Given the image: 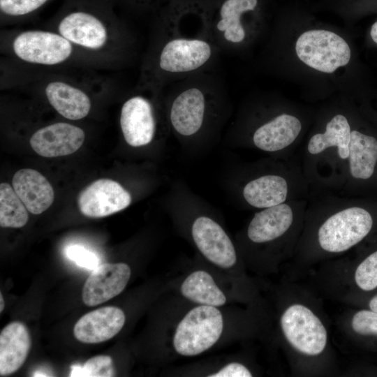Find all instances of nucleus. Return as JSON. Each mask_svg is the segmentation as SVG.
<instances>
[{
    "instance_id": "nucleus-1",
    "label": "nucleus",
    "mask_w": 377,
    "mask_h": 377,
    "mask_svg": "<svg viewBox=\"0 0 377 377\" xmlns=\"http://www.w3.org/2000/svg\"><path fill=\"white\" fill-rule=\"evenodd\" d=\"M106 8L100 1H73L59 19V34L72 44L90 50L102 48L108 38L104 20Z\"/></svg>"
},
{
    "instance_id": "nucleus-2",
    "label": "nucleus",
    "mask_w": 377,
    "mask_h": 377,
    "mask_svg": "<svg viewBox=\"0 0 377 377\" xmlns=\"http://www.w3.org/2000/svg\"><path fill=\"white\" fill-rule=\"evenodd\" d=\"M223 316L216 307L200 305L189 311L178 324L173 337L176 352L194 356L206 351L220 338Z\"/></svg>"
},
{
    "instance_id": "nucleus-3",
    "label": "nucleus",
    "mask_w": 377,
    "mask_h": 377,
    "mask_svg": "<svg viewBox=\"0 0 377 377\" xmlns=\"http://www.w3.org/2000/svg\"><path fill=\"white\" fill-rule=\"evenodd\" d=\"M295 50L305 64L328 73L347 65L351 56L350 47L344 39L334 32L320 29L301 34L296 42Z\"/></svg>"
},
{
    "instance_id": "nucleus-4",
    "label": "nucleus",
    "mask_w": 377,
    "mask_h": 377,
    "mask_svg": "<svg viewBox=\"0 0 377 377\" xmlns=\"http://www.w3.org/2000/svg\"><path fill=\"white\" fill-rule=\"evenodd\" d=\"M281 327L288 342L309 356L320 354L327 341V332L319 318L307 306L294 304L283 313Z\"/></svg>"
},
{
    "instance_id": "nucleus-5",
    "label": "nucleus",
    "mask_w": 377,
    "mask_h": 377,
    "mask_svg": "<svg viewBox=\"0 0 377 377\" xmlns=\"http://www.w3.org/2000/svg\"><path fill=\"white\" fill-rule=\"evenodd\" d=\"M15 55L22 61L40 65H55L68 59L72 43L59 34L31 30L22 32L13 42Z\"/></svg>"
},
{
    "instance_id": "nucleus-6",
    "label": "nucleus",
    "mask_w": 377,
    "mask_h": 377,
    "mask_svg": "<svg viewBox=\"0 0 377 377\" xmlns=\"http://www.w3.org/2000/svg\"><path fill=\"white\" fill-rule=\"evenodd\" d=\"M131 194L117 182L100 179L79 195L77 202L82 214L90 218L105 217L120 212L131 202Z\"/></svg>"
},
{
    "instance_id": "nucleus-7",
    "label": "nucleus",
    "mask_w": 377,
    "mask_h": 377,
    "mask_svg": "<svg viewBox=\"0 0 377 377\" xmlns=\"http://www.w3.org/2000/svg\"><path fill=\"white\" fill-rule=\"evenodd\" d=\"M212 55L211 45L200 38H175L163 47L158 66L164 72L182 73L195 71Z\"/></svg>"
},
{
    "instance_id": "nucleus-8",
    "label": "nucleus",
    "mask_w": 377,
    "mask_h": 377,
    "mask_svg": "<svg viewBox=\"0 0 377 377\" xmlns=\"http://www.w3.org/2000/svg\"><path fill=\"white\" fill-rule=\"evenodd\" d=\"M191 232L195 245L208 260L223 268H230L236 263L237 255L232 241L213 219L198 217Z\"/></svg>"
},
{
    "instance_id": "nucleus-9",
    "label": "nucleus",
    "mask_w": 377,
    "mask_h": 377,
    "mask_svg": "<svg viewBox=\"0 0 377 377\" xmlns=\"http://www.w3.org/2000/svg\"><path fill=\"white\" fill-rule=\"evenodd\" d=\"M131 274V268L126 263L100 264L85 281L82 293L83 302L94 306L118 295L126 288Z\"/></svg>"
},
{
    "instance_id": "nucleus-10",
    "label": "nucleus",
    "mask_w": 377,
    "mask_h": 377,
    "mask_svg": "<svg viewBox=\"0 0 377 377\" xmlns=\"http://www.w3.org/2000/svg\"><path fill=\"white\" fill-rule=\"evenodd\" d=\"M84 139V132L80 127L58 122L36 131L30 138V145L38 155L51 158L74 153Z\"/></svg>"
},
{
    "instance_id": "nucleus-11",
    "label": "nucleus",
    "mask_w": 377,
    "mask_h": 377,
    "mask_svg": "<svg viewBox=\"0 0 377 377\" xmlns=\"http://www.w3.org/2000/svg\"><path fill=\"white\" fill-rule=\"evenodd\" d=\"M120 126L129 145L138 147L150 143L155 133V120L150 103L140 96L128 99L121 108Z\"/></svg>"
},
{
    "instance_id": "nucleus-12",
    "label": "nucleus",
    "mask_w": 377,
    "mask_h": 377,
    "mask_svg": "<svg viewBox=\"0 0 377 377\" xmlns=\"http://www.w3.org/2000/svg\"><path fill=\"white\" fill-rule=\"evenodd\" d=\"M297 205L288 200L256 213L247 228L249 239L254 243L262 244L283 236L294 222Z\"/></svg>"
},
{
    "instance_id": "nucleus-13",
    "label": "nucleus",
    "mask_w": 377,
    "mask_h": 377,
    "mask_svg": "<svg viewBox=\"0 0 377 377\" xmlns=\"http://www.w3.org/2000/svg\"><path fill=\"white\" fill-rule=\"evenodd\" d=\"M124 311L116 306H105L82 316L74 326V336L80 341L96 343L114 337L125 323Z\"/></svg>"
},
{
    "instance_id": "nucleus-14",
    "label": "nucleus",
    "mask_w": 377,
    "mask_h": 377,
    "mask_svg": "<svg viewBox=\"0 0 377 377\" xmlns=\"http://www.w3.org/2000/svg\"><path fill=\"white\" fill-rule=\"evenodd\" d=\"M301 131L300 120L294 115L283 113L260 126L253 133L252 140L262 151L276 152L293 145Z\"/></svg>"
},
{
    "instance_id": "nucleus-15",
    "label": "nucleus",
    "mask_w": 377,
    "mask_h": 377,
    "mask_svg": "<svg viewBox=\"0 0 377 377\" xmlns=\"http://www.w3.org/2000/svg\"><path fill=\"white\" fill-rule=\"evenodd\" d=\"M13 188L27 210L40 214L53 203L54 192L49 181L33 169L16 172L12 180Z\"/></svg>"
},
{
    "instance_id": "nucleus-16",
    "label": "nucleus",
    "mask_w": 377,
    "mask_h": 377,
    "mask_svg": "<svg viewBox=\"0 0 377 377\" xmlns=\"http://www.w3.org/2000/svg\"><path fill=\"white\" fill-rule=\"evenodd\" d=\"M205 112L203 93L197 88H189L181 92L174 100L170 108V122L179 134L191 136L202 126Z\"/></svg>"
},
{
    "instance_id": "nucleus-17",
    "label": "nucleus",
    "mask_w": 377,
    "mask_h": 377,
    "mask_svg": "<svg viewBox=\"0 0 377 377\" xmlns=\"http://www.w3.org/2000/svg\"><path fill=\"white\" fill-rule=\"evenodd\" d=\"M31 341L26 325L19 321L8 324L0 333V376L10 375L25 362Z\"/></svg>"
},
{
    "instance_id": "nucleus-18",
    "label": "nucleus",
    "mask_w": 377,
    "mask_h": 377,
    "mask_svg": "<svg viewBox=\"0 0 377 377\" xmlns=\"http://www.w3.org/2000/svg\"><path fill=\"white\" fill-rule=\"evenodd\" d=\"M290 188L289 178L279 174H267L248 182L242 195L251 207L265 209L287 202Z\"/></svg>"
},
{
    "instance_id": "nucleus-19",
    "label": "nucleus",
    "mask_w": 377,
    "mask_h": 377,
    "mask_svg": "<svg viewBox=\"0 0 377 377\" xmlns=\"http://www.w3.org/2000/svg\"><path fill=\"white\" fill-rule=\"evenodd\" d=\"M351 130L350 123L344 115H334L327 123L324 132L317 133L310 138L306 146L307 154L316 156L334 149L339 161L345 165L350 154Z\"/></svg>"
},
{
    "instance_id": "nucleus-20",
    "label": "nucleus",
    "mask_w": 377,
    "mask_h": 377,
    "mask_svg": "<svg viewBox=\"0 0 377 377\" xmlns=\"http://www.w3.org/2000/svg\"><path fill=\"white\" fill-rule=\"evenodd\" d=\"M45 93L53 108L70 120L85 117L91 110V101L87 94L79 88L61 81L49 82Z\"/></svg>"
},
{
    "instance_id": "nucleus-21",
    "label": "nucleus",
    "mask_w": 377,
    "mask_h": 377,
    "mask_svg": "<svg viewBox=\"0 0 377 377\" xmlns=\"http://www.w3.org/2000/svg\"><path fill=\"white\" fill-rule=\"evenodd\" d=\"M258 0H222L218 8L216 28L226 40L238 43L245 37L241 20L244 14L254 11Z\"/></svg>"
},
{
    "instance_id": "nucleus-22",
    "label": "nucleus",
    "mask_w": 377,
    "mask_h": 377,
    "mask_svg": "<svg viewBox=\"0 0 377 377\" xmlns=\"http://www.w3.org/2000/svg\"><path fill=\"white\" fill-rule=\"evenodd\" d=\"M181 293L188 300L201 305L221 306L226 297L212 276L202 270L193 272L181 286Z\"/></svg>"
},
{
    "instance_id": "nucleus-23",
    "label": "nucleus",
    "mask_w": 377,
    "mask_h": 377,
    "mask_svg": "<svg viewBox=\"0 0 377 377\" xmlns=\"http://www.w3.org/2000/svg\"><path fill=\"white\" fill-rule=\"evenodd\" d=\"M27 209L7 183L0 184V226L3 228H22L29 219Z\"/></svg>"
},
{
    "instance_id": "nucleus-24",
    "label": "nucleus",
    "mask_w": 377,
    "mask_h": 377,
    "mask_svg": "<svg viewBox=\"0 0 377 377\" xmlns=\"http://www.w3.org/2000/svg\"><path fill=\"white\" fill-rule=\"evenodd\" d=\"M371 239L370 247L356 266L353 274L355 286L362 292L377 288V232Z\"/></svg>"
},
{
    "instance_id": "nucleus-25",
    "label": "nucleus",
    "mask_w": 377,
    "mask_h": 377,
    "mask_svg": "<svg viewBox=\"0 0 377 377\" xmlns=\"http://www.w3.org/2000/svg\"><path fill=\"white\" fill-rule=\"evenodd\" d=\"M71 377H110L115 375L112 358L108 355H98L89 359L83 365L71 367Z\"/></svg>"
},
{
    "instance_id": "nucleus-26",
    "label": "nucleus",
    "mask_w": 377,
    "mask_h": 377,
    "mask_svg": "<svg viewBox=\"0 0 377 377\" xmlns=\"http://www.w3.org/2000/svg\"><path fill=\"white\" fill-rule=\"evenodd\" d=\"M50 0H0L2 16L10 18L25 17L36 12Z\"/></svg>"
},
{
    "instance_id": "nucleus-27",
    "label": "nucleus",
    "mask_w": 377,
    "mask_h": 377,
    "mask_svg": "<svg viewBox=\"0 0 377 377\" xmlns=\"http://www.w3.org/2000/svg\"><path fill=\"white\" fill-rule=\"evenodd\" d=\"M350 325L356 334L377 339V312L369 309H360L353 315Z\"/></svg>"
},
{
    "instance_id": "nucleus-28",
    "label": "nucleus",
    "mask_w": 377,
    "mask_h": 377,
    "mask_svg": "<svg viewBox=\"0 0 377 377\" xmlns=\"http://www.w3.org/2000/svg\"><path fill=\"white\" fill-rule=\"evenodd\" d=\"M67 257L74 261L77 265L94 269L99 264L97 256L92 251L80 245H71L66 249Z\"/></svg>"
},
{
    "instance_id": "nucleus-29",
    "label": "nucleus",
    "mask_w": 377,
    "mask_h": 377,
    "mask_svg": "<svg viewBox=\"0 0 377 377\" xmlns=\"http://www.w3.org/2000/svg\"><path fill=\"white\" fill-rule=\"evenodd\" d=\"M210 377H251L250 371L243 364L232 362L227 364L216 373L209 375Z\"/></svg>"
},
{
    "instance_id": "nucleus-30",
    "label": "nucleus",
    "mask_w": 377,
    "mask_h": 377,
    "mask_svg": "<svg viewBox=\"0 0 377 377\" xmlns=\"http://www.w3.org/2000/svg\"><path fill=\"white\" fill-rule=\"evenodd\" d=\"M125 1L132 4L143 6H149V7L157 6L161 3H165L166 6H170L171 8H175V7L178 6L179 5H181L182 3L184 4L185 6L187 4L186 3L184 2V0H125Z\"/></svg>"
},
{
    "instance_id": "nucleus-31",
    "label": "nucleus",
    "mask_w": 377,
    "mask_h": 377,
    "mask_svg": "<svg viewBox=\"0 0 377 377\" xmlns=\"http://www.w3.org/2000/svg\"><path fill=\"white\" fill-rule=\"evenodd\" d=\"M370 292L371 294L367 300V309L377 312V288Z\"/></svg>"
},
{
    "instance_id": "nucleus-32",
    "label": "nucleus",
    "mask_w": 377,
    "mask_h": 377,
    "mask_svg": "<svg viewBox=\"0 0 377 377\" xmlns=\"http://www.w3.org/2000/svg\"><path fill=\"white\" fill-rule=\"evenodd\" d=\"M370 36L374 42L377 44V21L371 26Z\"/></svg>"
},
{
    "instance_id": "nucleus-33",
    "label": "nucleus",
    "mask_w": 377,
    "mask_h": 377,
    "mask_svg": "<svg viewBox=\"0 0 377 377\" xmlns=\"http://www.w3.org/2000/svg\"><path fill=\"white\" fill-rule=\"evenodd\" d=\"M0 311L2 312V311L3 310V308H4V300H3V295L1 293L0 294Z\"/></svg>"
}]
</instances>
